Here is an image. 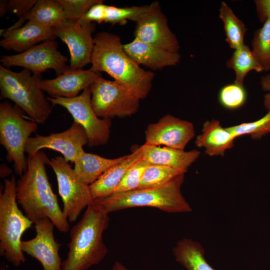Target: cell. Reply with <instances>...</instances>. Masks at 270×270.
<instances>
[{
  "label": "cell",
  "mask_w": 270,
  "mask_h": 270,
  "mask_svg": "<svg viewBox=\"0 0 270 270\" xmlns=\"http://www.w3.org/2000/svg\"><path fill=\"white\" fill-rule=\"evenodd\" d=\"M194 134L192 122L167 114L157 122L148 125L145 130L144 144L184 150Z\"/></svg>",
  "instance_id": "15"
},
{
  "label": "cell",
  "mask_w": 270,
  "mask_h": 270,
  "mask_svg": "<svg viewBox=\"0 0 270 270\" xmlns=\"http://www.w3.org/2000/svg\"><path fill=\"white\" fill-rule=\"evenodd\" d=\"M109 220L108 214L94 200L88 206L70 230L68 252L62 262V270H86L105 258L108 250L103 234Z\"/></svg>",
  "instance_id": "3"
},
{
  "label": "cell",
  "mask_w": 270,
  "mask_h": 270,
  "mask_svg": "<svg viewBox=\"0 0 270 270\" xmlns=\"http://www.w3.org/2000/svg\"><path fill=\"white\" fill-rule=\"evenodd\" d=\"M34 224L36 236L22 241V252L38 260L43 270H62V262L59 254L60 244L54 237V224L48 218Z\"/></svg>",
  "instance_id": "16"
},
{
  "label": "cell",
  "mask_w": 270,
  "mask_h": 270,
  "mask_svg": "<svg viewBox=\"0 0 270 270\" xmlns=\"http://www.w3.org/2000/svg\"><path fill=\"white\" fill-rule=\"evenodd\" d=\"M50 160L40 151L27 158V168L16 182V201L26 216L33 223L48 218L61 232H67L70 225L54 192L46 170Z\"/></svg>",
  "instance_id": "1"
},
{
  "label": "cell",
  "mask_w": 270,
  "mask_h": 270,
  "mask_svg": "<svg viewBox=\"0 0 270 270\" xmlns=\"http://www.w3.org/2000/svg\"><path fill=\"white\" fill-rule=\"evenodd\" d=\"M38 128V124L25 120L18 108L7 102L0 103V144L6 151L7 160L14 163L15 172L20 176L27 168L26 142Z\"/></svg>",
  "instance_id": "7"
},
{
  "label": "cell",
  "mask_w": 270,
  "mask_h": 270,
  "mask_svg": "<svg viewBox=\"0 0 270 270\" xmlns=\"http://www.w3.org/2000/svg\"><path fill=\"white\" fill-rule=\"evenodd\" d=\"M141 146L142 158L150 164L171 167L184 173L200 156V152L196 150L185 151L167 146L160 147L145 144Z\"/></svg>",
  "instance_id": "21"
},
{
  "label": "cell",
  "mask_w": 270,
  "mask_h": 270,
  "mask_svg": "<svg viewBox=\"0 0 270 270\" xmlns=\"http://www.w3.org/2000/svg\"><path fill=\"white\" fill-rule=\"evenodd\" d=\"M220 104L228 110H236L242 106L246 100V93L244 86L235 83L223 86L220 91Z\"/></svg>",
  "instance_id": "32"
},
{
  "label": "cell",
  "mask_w": 270,
  "mask_h": 270,
  "mask_svg": "<svg viewBox=\"0 0 270 270\" xmlns=\"http://www.w3.org/2000/svg\"><path fill=\"white\" fill-rule=\"evenodd\" d=\"M100 75V73L94 72L90 68L84 70L69 68L56 78L42 80L41 87L50 97L72 98L90 87Z\"/></svg>",
  "instance_id": "17"
},
{
  "label": "cell",
  "mask_w": 270,
  "mask_h": 270,
  "mask_svg": "<svg viewBox=\"0 0 270 270\" xmlns=\"http://www.w3.org/2000/svg\"><path fill=\"white\" fill-rule=\"evenodd\" d=\"M0 178H4L8 176L12 173V170L5 164L0 165Z\"/></svg>",
  "instance_id": "39"
},
{
  "label": "cell",
  "mask_w": 270,
  "mask_h": 270,
  "mask_svg": "<svg viewBox=\"0 0 270 270\" xmlns=\"http://www.w3.org/2000/svg\"><path fill=\"white\" fill-rule=\"evenodd\" d=\"M124 48L137 64L142 65L153 70L176 66L181 58L178 52H172L135 38L130 42L124 44Z\"/></svg>",
  "instance_id": "19"
},
{
  "label": "cell",
  "mask_w": 270,
  "mask_h": 270,
  "mask_svg": "<svg viewBox=\"0 0 270 270\" xmlns=\"http://www.w3.org/2000/svg\"><path fill=\"white\" fill-rule=\"evenodd\" d=\"M236 138L228 128H224L220 121L212 120L204 124L202 133L196 136V144L204 148L205 153L210 156H223L234 146Z\"/></svg>",
  "instance_id": "22"
},
{
  "label": "cell",
  "mask_w": 270,
  "mask_h": 270,
  "mask_svg": "<svg viewBox=\"0 0 270 270\" xmlns=\"http://www.w3.org/2000/svg\"><path fill=\"white\" fill-rule=\"evenodd\" d=\"M8 11V1L0 0V15L2 16Z\"/></svg>",
  "instance_id": "40"
},
{
  "label": "cell",
  "mask_w": 270,
  "mask_h": 270,
  "mask_svg": "<svg viewBox=\"0 0 270 270\" xmlns=\"http://www.w3.org/2000/svg\"><path fill=\"white\" fill-rule=\"evenodd\" d=\"M88 144V139L84 128L74 122L62 132L30 137L26 146L25 152L31 156L42 149L48 148L60 152L66 162L74 163L84 150V146Z\"/></svg>",
  "instance_id": "13"
},
{
  "label": "cell",
  "mask_w": 270,
  "mask_h": 270,
  "mask_svg": "<svg viewBox=\"0 0 270 270\" xmlns=\"http://www.w3.org/2000/svg\"><path fill=\"white\" fill-rule=\"evenodd\" d=\"M219 11V16L224 26L226 42L234 50L240 48L244 44V37L246 31L244 24L224 2H222Z\"/></svg>",
  "instance_id": "27"
},
{
  "label": "cell",
  "mask_w": 270,
  "mask_h": 270,
  "mask_svg": "<svg viewBox=\"0 0 270 270\" xmlns=\"http://www.w3.org/2000/svg\"><path fill=\"white\" fill-rule=\"evenodd\" d=\"M38 0H10L8 1V10L19 17L22 24L24 18L32 8Z\"/></svg>",
  "instance_id": "36"
},
{
  "label": "cell",
  "mask_w": 270,
  "mask_h": 270,
  "mask_svg": "<svg viewBox=\"0 0 270 270\" xmlns=\"http://www.w3.org/2000/svg\"><path fill=\"white\" fill-rule=\"evenodd\" d=\"M90 69L105 72L140 100L150 92L154 73L137 64L126 53L120 36L106 32L94 37Z\"/></svg>",
  "instance_id": "2"
},
{
  "label": "cell",
  "mask_w": 270,
  "mask_h": 270,
  "mask_svg": "<svg viewBox=\"0 0 270 270\" xmlns=\"http://www.w3.org/2000/svg\"><path fill=\"white\" fill-rule=\"evenodd\" d=\"M48 165L56 178L58 193L64 204V214L69 222H74L82 210L94 201L90 186L80 180L63 157L51 158Z\"/></svg>",
  "instance_id": "10"
},
{
  "label": "cell",
  "mask_w": 270,
  "mask_h": 270,
  "mask_svg": "<svg viewBox=\"0 0 270 270\" xmlns=\"http://www.w3.org/2000/svg\"><path fill=\"white\" fill-rule=\"evenodd\" d=\"M252 52L263 71L270 70V18L256 30L252 41Z\"/></svg>",
  "instance_id": "28"
},
{
  "label": "cell",
  "mask_w": 270,
  "mask_h": 270,
  "mask_svg": "<svg viewBox=\"0 0 270 270\" xmlns=\"http://www.w3.org/2000/svg\"><path fill=\"white\" fill-rule=\"evenodd\" d=\"M100 0H58L64 8L67 20L78 22Z\"/></svg>",
  "instance_id": "34"
},
{
  "label": "cell",
  "mask_w": 270,
  "mask_h": 270,
  "mask_svg": "<svg viewBox=\"0 0 270 270\" xmlns=\"http://www.w3.org/2000/svg\"><path fill=\"white\" fill-rule=\"evenodd\" d=\"M262 90L267 93L264 96V105L268 110H270V73L261 78L260 82Z\"/></svg>",
  "instance_id": "38"
},
{
  "label": "cell",
  "mask_w": 270,
  "mask_h": 270,
  "mask_svg": "<svg viewBox=\"0 0 270 270\" xmlns=\"http://www.w3.org/2000/svg\"><path fill=\"white\" fill-rule=\"evenodd\" d=\"M184 174L171 167L150 164L143 174L138 188L159 186Z\"/></svg>",
  "instance_id": "29"
},
{
  "label": "cell",
  "mask_w": 270,
  "mask_h": 270,
  "mask_svg": "<svg viewBox=\"0 0 270 270\" xmlns=\"http://www.w3.org/2000/svg\"><path fill=\"white\" fill-rule=\"evenodd\" d=\"M68 61V58L58 50L54 40L44 42L18 54L2 56L0 60L4 66L22 67L40 75L53 69L58 76L70 68Z\"/></svg>",
  "instance_id": "11"
},
{
  "label": "cell",
  "mask_w": 270,
  "mask_h": 270,
  "mask_svg": "<svg viewBox=\"0 0 270 270\" xmlns=\"http://www.w3.org/2000/svg\"><path fill=\"white\" fill-rule=\"evenodd\" d=\"M2 39L0 46L7 50L22 52L40 42L54 40L56 38L52 28L28 21L18 28H8L0 30Z\"/></svg>",
  "instance_id": "18"
},
{
  "label": "cell",
  "mask_w": 270,
  "mask_h": 270,
  "mask_svg": "<svg viewBox=\"0 0 270 270\" xmlns=\"http://www.w3.org/2000/svg\"><path fill=\"white\" fill-rule=\"evenodd\" d=\"M64 8L58 0H38L24 18L44 26L53 28L66 20Z\"/></svg>",
  "instance_id": "25"
},
{
  "label": "cell",
  "mask_w": 270,
  "mask_h": 270,
  "mask_svg": "<svg viewBox=\"0 0 270 270\" xmlns=\"http://www.w3.org/2000/svg\"><path fill=\"white\" fill-rule=\"evenodd\" d=\"M148 8V4L141 6L116 7L106 6L105 22L112 25L124 24L128 20L136 22Z\"/></svg>",
  "instance_id": "31"
},
{
  "label": "cell",
  "mask_w": 270,
  "mask_h": 270,
  "mask_svg": "<svg viewBox=\"0 0 270 270\" xmlns=\"http://www.w3.org/2000/svg\"><path fill=\"white\" fill-rule=\"evenodd\" d=\"M90 87L72 98L48 97L53 106L65 108L72 115L74 122L84 129L88 139V146L96 147L106 144L110 136V120L102 119L95 114L92 105Z\"/></svg>",
  "instance_id": "9"
},
{
  "label": "cell",
  "mask_w": 270,
  "mask_h": 270,
  "mask_svg": "<svg viewBox=\"0 0 270 270\" xmlns=\"http://www.w3.org/2000/svg\"><path fill=\"white\" fill-rule=\"evenodd\" d=\"M136 23L135 38L172 52H178V40L170 28L158 2L148 4V9Z\"/></svg>",
  "instance_id": "12"
},
{
  "label": "cell",
  "mask_w": 270,
  "mask_h": 270,
  "mask_svg": "<svg viewBox=\"0 0 270 270\" xmlns=\"http://www.w3.org/2000/svg\"><path fill=\"white\" fill-rule=\"evenodd\" d=\"M106 4L102 0H100L92 6L82 18L78 21L82 24H90L96 22L101 24L105 22L106 16Z\"/></svg>",
  "instance_id": "35"
},
{
  "label": "cell",
  "mask_w": 270,
  "mask_h": 270,
  "mask_svg": "<svg viewBox=\"0 0 270 270\" xmlns=\"http://www.w3.org/2000/svg\"><path fill=\"white\" fill-rule=\"evenodd\" d=\"M24 69L14 72L0 66V98L8 99L23 110L30 120L42 124L49 118L52 104L41 87V75Z\"/></svg>",
  "instance_id": "5"
},
{
  "label": "cell",
  "mask_w": 270,
  "mask_h": 270,
  "mask_svg": "<svg viewBox=\"0 0 270 270\" xmlns=\"http://www.w3.org/2000/svg\"><path fill=\"white\" fill-rule=\"evenodd\" d=\"M126 156L116 158H108L83 150L74 162V170L80 180L90 186L107 170L122 161Z\"/></svg>",
  "instance_id": "23"
},
{
  "label": "cell",
  "mask_w": 270,
  "mask_h": 270,
  "mask_svg": "<svg viewBox=\"0 0 270 270\" xmlns=\"http://www.w3.org/2000/svg\"><path fill=\"white\" fill-rule=\"evenodd\" d=\"M142 158V146L136 148L126 155L120 162L107 170L95 182L90 185L94 200L104 198L114 194L128 170Z\"/></svg>",
  "instance_id": "20"
},
{
  "label": "cell",
  "mask_w": 270,
  "mask_h": 270,
  "mask_svg": "<svg viewBox=\"0 0 270 270\" xmlns=\"http://www.w3.org/2000/svg\"><path fill=\"white\" fill-rule=\"evenodd\" d=\"M226 66L234 70V83L241 86H244L245 76L250 71L258 72L263 71L252 50L245 44L234 50Z\"/></svg>",
  "instance_id": "26"
},
{
  "label": "cell",
  "mask_w": 270,
  "mask_h": 270,
  "mask_svg": "<svg viewBox=\"0 0 270 270\" xmlns=\"http://www.w3.org/2000/svg\"><path fill=\"white\" fill-rule=\"evenodd\" d=\"M92 108L100 118L110 120L135 114L140 100L115 80L98 76L90 86Z\"/></svg>",
  "instance_id": "8"
},
{
  "label": "cell",
  "mask_w": 270,
  "mask_h": 270,
  "mask_svg": "<svg viewBox=\"0 0 270 270\" xmlns=\"http://www.w3.org/2000/svg\"><path fill=\"white\" fill-rule=\"evenodd\" d=\"M0 269L1 270H6L5 266L4 265L1 266Z\"/></svg>",
  "instance_id": "42"
},
{
  "label": "cell",
  "mask_w": 270,
  "mask_h": 270,
  "mask_svg": "<svg viewBox=\"0 0 270 270\" xmlns=\"http://www.w3.org/2000/svg\"><path fill=\"white\" fill-rule=\"evenodd\" d=\"M184 180L182 174L159 186L114 194L94 200L108 214L138 206L155 208L169 213L188 212L192 209L181 192Z\"/></svg>",
  "instance_id": "4"
},
{
  "label": "cell",
  "mask_w": 270,
  "mask_h": 270,
  "mask_svg": "<svg viewBox=\"0 0 270 270\" xmlns=\"http://www.w3.org/2000/svg\"><path fill=\"white\" fill-rule=\"evenodd\" d=\"M16 186V176L12 175L4 180L0 193V255L18 267L26 261L21 248L22 236L33 222L18 207Z\"/></svg>",
  "instance_id": "6"
},
{
  "label": "cell",
  "mask_w": 270,
  "mask_h": 270,
  "mask_svg": "<svg viewBox=\"0 0 270 270\" xmlns=\"http://www.w3.org/2000/svg\"><path fill=\"white\" fill-rule=\"evenodd\" d=\"M56 38L65 43L70 54L69 68L72 70L82 69L90 63L94 46V23L82 24L66 20L52 28Z\"/></svg>",
  "instance_id": "14"
},
{
  "label": "cell",
  "mask_w": 270,
  "mask_h": 270,
  "mask_svg": "<svg viewBox=\"0 0 270 270\" xmlns=\"http://www.w3.org/2000/svg\"><path fill=\"white\" fill-rule=\"evenodd\" d=\"M150 164L143 158L134 164L124 174L114 194L138 189L143 174Z\"/></svg>",
  "instance_id": "33"
},
{
  "label": "cell",
  "mask_w": 270,
  "mask_h": 270,
  "mask_svg": "<svg viewBox=\"0 0 270 270\" xmlns=\"http://www.w3.org/2000/svg\"><path fill=\"white\" fill-rule=\"evenodd\" d=\"M112 270H129L120 262L116 261L114 263L112 268Z\"/></svg>",
  "instance_id": "41"
},
{
  "label": "cell",
  "mask_w": 270,
  "mask_h": 270,
  "mask_svg": "<svg viewBox=\"0 0 270 270\" xmlns=\"http://www.w3.org/2000/svg\"><path fill=\"white\" fill-rule=\"evenodd\" d=\"M236 138L248 135L254 140H260L270 134V110L260 119L228 127Z\"/></svg>",
  "instance_id": "30"
},
{
  "label": "cell",
  "mask_w": 270,
  "mask_h": 270,
  "mask_svg": "<svg viewBox=\"0 0 270 270\" xmlns=\"http://www.w3.org/2000/svg\"><path fill=\"white\" fill-rule=\"evenodd\" d=\"M173 254L176 260L186 270H214L206 260L202 246L191 239L178 240Z\"/></svg>",
  "instance_id": "24"
},
{
  "label": "cell",
  "mask_w": 270,
  "mask_h": 270,
  "mask_svg": "<svg viewBox=\"0 0 270 270\" xmlns=\"http://www.w3.org/2000/svg\"><path fill=\"white\" fill-rule=\"evenodd\" d=\"M256 10L259 20L264 23L270 18V0H254Z\"/></svg>",
  "instance_id": "37"
}]
</instances>
